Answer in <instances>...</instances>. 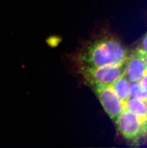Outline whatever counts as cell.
Segmentation results:
<instances>
[{"label":"cell","instance_id":"1","mask_svg":"<svg viewBox=\"0 0 147 148\" xmlns=\"http://www.w3.org/2000/svg\"><path fill=\"white\" fill-rule=\"evenodd\" d=\"M129 55L118 39L102 34L84 41L71 57L76 66L101 67L123 64Z\"/></svg>","mask_w":147,"mask_h":148},{"label":"cell","instance_id":"2","mask_svg":"<svg viewBox=\"0 0 147 148\" xmlns=\"http://www.w3.org/2000/svg\"><path fill=\"white\" fill-rule=\"evenodd\" d=\"M76 73L88 86L94 84L111 85L124 73L125 63L118 65L95 67L76 66Z\"/></svg>","mask_w":147,"mask_h":148},{"label":"cell","instance_id":"3","mask_svg":"<svg viewBox=\"0 0 147 148\" xmlns=\"http://www.w3.org/2000/svg\"><path fill=\"white\" fill-rule=\"evenodd\" d=\"M115 123L124 138L131 143H137L147 136L139 118L125 109L122 111Z\"/></svg>","mask_w":147,"mask_h":148},{"label":"cell","instance_id":"4","mask_svg":"<svg viewBox=\"0 0 147 148\" xmlns=\"http://www.w3.org/2000/svg\"><path fill=\"white\" fill-rule=\"evenodd\" d=\"M89 87L96 94L106 113L115 122L123 110V104L112 87L102 84H94Z\"/></svg>","mask_w":147,"mask_h":148},{"label":"cell","instance_id":"5","mask_svg":"<svg viewBox=\"0 0 147 148\" xmlns=\"http://www.w3.org/2000/svg\"><path fill=\"white\" fill-rule=\"evenodd\" d=\"M147 73V67L143 59L135 50L129 54L125 63L124 74L130 82H139Z\"/></svg>","mask_w":147,"mask_h":148},{"label":"cell","instance_id":"6","mask_svg":"<svg viewBox=\"0 0 147 148\" xmlns=\"http://www.w3.org/2000/svg\"><path fill=\"white\" fill-rule=\"evenodd\" d=\"M124 109L136 115L147 133V103L136 98H129L123 104Z\"/></svg>","mask_w":147,"mask_h":148},{"label":"cell","instance_id":"7","mask_svg":"<svg viewBox=\"0 0 147 148\" xmlns=\"http://www.w3.org/2000/svg\"><path fill=\"white\" fill-rule=\"evenodd\" d=\"M110 85L123 104L130 98V82L127 79L124 73Z\"/></svg>","mask_w":147,"mask_h":148},{"label":"cell","instance_id":"8","mask_svg":"<svg viewBox=\"0 0 147 148\" xmlns=\"http://www.w3.org/2000/svg\"><path fill=\"white\" fill-rule=\"evenodd\" d=\"M130 98H136L147 103V92L142 88L139 82H130Z\"/></svg>","mask_w":147,"mask_h":148},{"label":"cell","instance_id":"9","mask_svg":"<svg viewBox=\"0 0 147 148\" xmlns=\"http://www.w3.org/2000/svg\"><path fill=\"white\" fill-rule=\"evenodd\" d=\"M136 50L142 54L147 55V32L143 36L140 44Z\"/></svg>","mask_w":147,"mask_h":148},{"label":"cell","instance_id":"10","mask_svg":"<svg viewBox=\"0 0 147 148\" xmlns=\"http://www.w3.org/2000/svg\"><path fill=\"white\" fill-rule=\"evenodd\" d=\"M139 83L142 88L147 92V73L139 80Z\"/></svg>","mask_w":147,"mask_h":148},{"label":"cell","instance_id":"11","mask_svg":"<svg viewBox=\"0 0 147 148\" xmlns=\"http://www.w3.org/2000/svg\"><path fill=\"white\" fill-rule=\"evenodd\" d=\"M135 50H136V51L140 55V56L142 58V59H143L144 62H145V63L146 64V66H147V55L143 54L140 53L139 52L137 51V50H136V49H135Z\"/></svg>","mask_w":147,"mask_h":148}]
</instances>
